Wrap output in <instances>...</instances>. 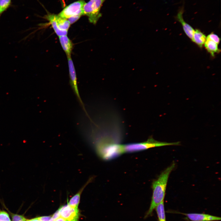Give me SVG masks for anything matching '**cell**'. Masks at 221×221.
Instances as JSON below:
<instances>
[{"label": "cell", "mask_w": 221, "mask_h": 221, "mask_svg": "<svg viewBox=\"0 0 221 221\" xmlns=\"http://www.w3.org/2000/svg\"><path fill=\"white\" fill-rule=\"evenodd\" d=\"M175 162L165 169L152 184L153 194L149 208L145 216L146 218L150 216L157 206L164 200L168 181L169 175L175 168Z\"/></svg>", "instance_id": "obj_1"}, {"label": "cell", "mask_w": 221, "mask_h": 221, "mask_svg": "<svg viewBox=\"0 0 221 221\" xmlns=\"http://www.w3.org/2000/svg\"><path fill=\"white\" fill-rule=\"evenodd\" d=\"M179 142H159L155 140L153 138H149L144 142L122 145L123 154L133 153L146 150L149 148L168 145H179Z\"/></svg>", "instance_id": "obj_2"}, {"label": "cell", "mask_w": 221, "mask_h": 221, "mask_svg": "<svg viewBox=\"0 0 221 221\" xmlns=\"http://www.w3.org/2000/svg\"><path fill=\"white\" fill-rule=\"evenodd\" d=\"M105 0H90L85 3L83 9V15L87 16L91 23L95 24L102 16L101 7Z\"/></svg>", "instance_id": "obj_3"}, {"label": "cell", "mask_w": 221, "mask_h": 221, "mask_svg": "<svg viewBox=\"0 0 221 221\" xmlns=\"http://www.w3.org/2000/svg\"><path fill=\"white\" fill-rule=\"evenodd\" d=\"M85 3L84 0L74 2L64 8L58 15L63 18L68 19L75 15H83V9Z\"/></svg>", "instance_id": "obj_4"}, {"label": "cell", "mask_w": 221, "mask_h": 221, "mask_svg": "<svg viewBox=\"0 0 221 221\" xmlns=\"http://www.w3.org/2000/svg\"><path fill=\"white\" fill-rule=\"evenodd\" d=\"M67 58L71 85L79 103L84 110V112L87 114L79 92L77 84L76 74L72 60L71 57H68Z\"/></svg>", "instance_id": "obj_5"}, {"label": "cell", "mask_w": 221, "mask_h": 221, "mask_svg": "<svg viewBox=\"0 0 221 221\" xmlns=\"http://www.w3.org/2000/svg\"><path fill=\"white\" fill-rule=\"evenodd\" d=\"M60 216L66 221H79L80 213L78 208L67 204L60 206L58 209Z\"/></svg>", "instance_id": "obj_6"}, {"label": "cell", "mask_w": 221, "mask_h": 221, "mask_svg": "<svg viewBox=\"0 0 221 221\" xmlns=\"http://www.w3.org/2000/svg\"><path fill=\"white\" fill-rule=\"evenodd\" d=\"M184 12V8L182 6L179 10L177 15L175 17V18L176 20L181 24L183 30L186 34L192 40L195 30L184 20L183 17Z\"/></svg>", "instance_id": "obj_7"}, {"label": "cell", "mask_w": 221, "mask_h": 221, "mask_svg": "<svg viewBox=\"0 0 221 221\" xmlns=\"http://www.w3.org/2000/svg\"><path fill=\"white\" fill-rule=\"evenodd\" d=\"M186 216L192 221H212L221 220L219 217L203 213H180Z\"/></svg>", "instance_id": "obj_8"}, {"label": "cell", "mask_w": 221, "mask_h": 221, "mask_svg": "<svg viewBox=\"0 0 221 221\" xmlns=\"http://www.w3.org/2000/svg\"><path fill=\"white\" fill-rule=\"evenodd\" d=\"M92 179H89L85 184L69 200L68 204L70 206L76 208H78L81 194L87 186L91 181Z\"/></svg>", "instance_id": "obj_9"}, {"label": "cell", "mask_w": 221, "mask_h": 221, "mask_svg": "<svg viewBox=\"0 0 221 221\" xmlns=\"http://www.w3.org/2000/svg\"><path fill=\"white\" fill-rule=\"evenodd\" d=\"M59 37L60 44L67 57H71L72 48V45L71 41L67 35Z\"/></svg>", "instance_id": "obj_10"}, {"label": "cell", "mask_w": 221, "mask_h": 221, "mask_svg": "<svg viewBox=\"0 0 221 221\" xmlns=\"http://www.w3.org/2000/svg\"><path fill=\"white\" fill-rule=\"evenodd\" d=\"M45 18L49 21L55 32L59 37L67 35L68 31L61 30L58 28L55 19V14H48Z\"/></svg>", "instance_id": "obj_11"}, {"label": "cell", "mask_w": 221, "mask_h": 221, "mask_svg": "<svg viewBox=\"0 0 221 221\" xmlns=\"http://www.w3.org/2000/svg\"><path fill=\"white\" fill-rule=\"evenodd\" d=\"M206 39L205 35L200 30L196 29L195 30L192 41L199 47L201 48L203 47Z\"/></svg>", "instance_id": "obj_12"}, {"label": "cell", "mask_w": 221, "mask_h": 221, "mask_svg": "<svg viewBox=\"0 0 221 221\" xmlns=\"http://www.w3.org/2000/svg\"><path fill=\"white\" fill-rule=\"evenodd\" d=\"M204 44L206 49L212 56L215 53L219 52L218 44L207 37Z\"/></svg>", "instance_id": "obj_13"}, {"label": "cell", "mask_w": 221, "mask_h": 221, "mask_svg": "<svg viewBox=\"0 0 221 221\" xmlns=\"http://www.w3.org/2000/svg\"><path fill=\"white\" fill-rule=\"evenodd\" d=\"M55 19L58 28L61 30L68 31L70 24L68 20L55 15Z\"/></svg>", "instance_id": "obj_14"}, {"label": "cell", "mask_w": 221, "mask_h": 221, "mask_svg": "<svg viewBox=\"0 0 221 221\" xmlns=\"http://www.w3.org/2000/svg\"><path fill=\"white\" fill-rule=\"evenodd\" d=\"M155 209H156L159 221H166L164 200L158 204Z\"/></svg>", "instance_id": "obj_15"}, {"label": "cell", "mask_w": 221, "mask_h": 221, "mask_svg": "<svg viewBox=\"0 0 221 221\" xmlns=\"http://www.w3.org/2000/svg\"><path fill=\"white\" fill-rule=\"evenodd\" d=\"M11 0H0V17L11 6Z\"/></svg>", "instance_id": "obj_16"}, {"label": "cell", "mask_w": 221, "mask_h": 221, "mask_svg": "<svg viewBox=\"0 0 221 221\" xmlns=\"http://www.w3.org/2000/svg\"><path fill=\"white\" fill-rule=\"evenodd\" d=\"M12 221H26L27 219L22 215L12 213L9 211Z\"/></svg>", "instance_id": "obj_17"}, {"label": "cell", "mask_w": 221, "mask_h": 221, "mask_svg": "<svg viewBox=\"0 0 221 221\" xmlns=\"http://www.w3.org/2000/svg\"><path fill=\"white\" fill-rule=\"evenodd\" d=\"M0 221H11L8 214L0 209Z\"/></svg>", "instance_id": "obj_18"}, {"label": "cell", "mask_w": 221, "mask_h": 221, "mask_svg": "<svg viewBox=\"0 0 221 221\" xmlns=\"http://www.w3.org/2000/svg\"><path fill=\"white\" fill-rule=\"evenodd\" d=\"M207 38L214 41L217 44H219L220 41V39L216 34L211 33L209 34Z\"/></svg>", "instance_id": "obj_19"}, {"label": "cell", "mask_w": 221, "mask_h": 221, "mask_svg": "<svg viewBox=\"0 0 221 221\" xmlns=\"http://www.w3.org/2000/svg\"><path fill=\"white\" fill-rule=\"evenodd\" d=\"M80 15H78L72 16L69 18L68 19V21H69L70 25L74 23L77 21L81 16Z\"/></svg>", "instance_id": "obj_20"}, {"label": "cell", "mask_w": 221, "mask_h": 221, "mask_svg": "<svg viewBox=\"0 0 221 221\" xmlns=\"http://www.w3.org/2000/svg\"><path fill=\"white\" fill-rule=\"evenodd\" d=\"M52 216H42L38 217L41 221H50L52 218Z\"/></svg>", "instance_id": "obj_21"}, {"label": "cell", "mask_w": 221, "mask_h": 221, "mask_svg": "<svg viewBox=\"0 0 221 221\" xmlns=\"http://www.w3.org/2000/svg\"><path fill=\"white\" fill-rule=\"evenodd\" d=\"M50 221H66L63 218L60 216L59 217L55 219L52 221L50 220Z\"/></svg>", "instance_id": "obj_22"}, {"label": "cell", "mask_w": 221, "mask_h": 221, "mask_svg": "<svg viewBox=\"0 0 221 221\" xmlns=\"http://www.w3.org/2000/svg\"><path fill=\"white\" fill-rule=\"evenodd\" d=\"M26 221H41L38 218V217H37L36 218H34L33 219H27Z\"/></svg>", "instance_id": "obj_23"}]
</instances>
